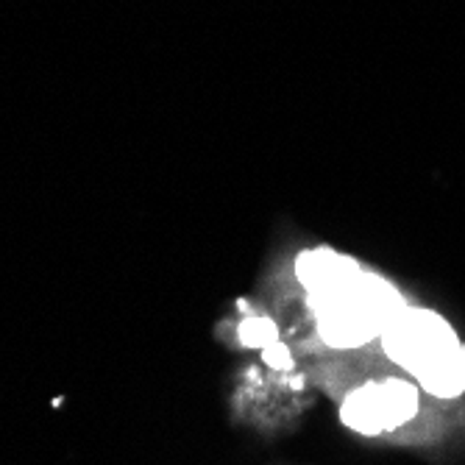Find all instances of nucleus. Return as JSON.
<instances>
[{"mask_svg": "<svg viewBox=\"0 0 465 465\" xmlns=\"http://www.w3.org/2000/svg\"><path fill=\"white\" fill-rule=\"evenodd\" d=\"M362 268L354 257L334 251V248H312L304 251L295 262V276L304 284L307 295H318L323 290H331L341 282L357 276Z\"/></svg>", "mask_w": 465, "mask_h": 465, "instance_id": "20e7f679", "label": "nucleus"}, {"mask_svg": "<svg viewBox=\"0 0 465 465\" xmlns=\"http://www.w3.org/2000/svg\"><path fill=\"white\" fill-rule=\"evenodd\" d=\"M382 346L393 362L420 376L454 354L460 346L454 329L430 310H410L404 307L382 331Z\"/></svg>", "mask_w": 465, "mask_h": 465, "instance_id": "f03ea898", "label": "nucleus"}, {"mask_svg": "<svg viewBox=\"0 0 465 465\" xmlns=\"http://www.w3.org/2000/svg\"><path fill=\"white\" fill-rule=\"evenodd\" d=\"M420 388L432 396L440 399H454L465 391V349H457L454 354H449L446 360H440L438 365H432L430 371H424L420 376H415Z\"/></svg>", "mask_w": 465, "mask_h": 465, "instance_id": "39448f33", "label": "nucleus"}, {"mask_svg": "<svg viewBox=\"0 0 465 465\" xmlns=\"http://www.w3.org/2000/svg\"><path fill=\"white\" fill-rule=\"evenodd\" d=\"M418 412V391L399 379L357 388L343 404V420L360 435H382L399 430Z\"/></svg>", "mask_w": 465, "mask_h": 465, "instance_id": "7ed1b4c3", "label": "nucleus"}, {"mask_svg": "<svg viewBox=\"0 0 465 465\" xmlns=\"http://www.w3.org/2000/svg\"><path fill=\"white\" fill-rule=\"evenodd\" d=\"M310 307L318 318L323 341L334 349H351L382 334L404 310V302L391 282L360 271L331 290L310 295Z\"/></svg>", "mask_w": 465, "mask_h": 465, "instance_id": "f257e3e1", "label": "nucleus"}, {"mask_svg": "<svg viewBox=\"0 0 465 465\" xmlns=\"http://www.w3.org/2000/svg\"><path fill=\"white\" fill-rule=\"evenodd\" d=\"M240 334H242V343H248V346H273L276 329L271 321H248V323H242Z\"/></svg>", "mask_w": 465, "mask_h": 465, "instance_id": "423d86ee", "label": "nucleus"}, {"mask_svg": "<svg viewBox=\"0 0 465 465\" xmlns=\"http://www.w3.org/2000/svg\"><path fill=\"white\" fill-rule=\"evenodd\" d=\"M265 360L273 362L276 368H287V365H290V354H287V349H282V346H271V349L265 351Z\"/></svg>", "mask_w": 465, "mask_h": 465, "instance_id": "0eeeda50", "label": "nucleus"}]
</instances>
